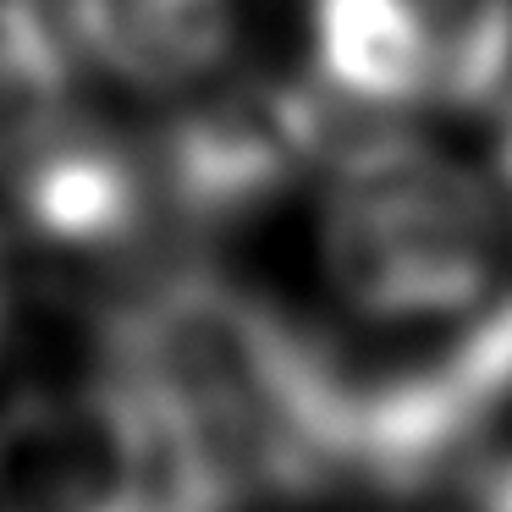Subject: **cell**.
Wrapping results in <instances>:
<instances>
[{"label":"cell","mask_w":512,"mask_h":512,"mask_svg":"<svg viewBox=\"0 0 512 512\" xmlns=\"http://www.w3.org/2000/svg\"><path fill=\"white\" fill-rule=\"evenodd\" d=\"M479 512H512V452L496 457V468L479 485Z\"/></svg>","instance_id":"10"},{"label":"cell","mask_w":512,"mask_h":512,"mask_svg":"<svg viewBox=\"0 0 512 512\" xmlns=\"http://www.w3.org/2000/svg\"><path fill=\"white\" fill-rule=\"evenodd\" d=\"M67 28L111 78L133 89H182L226 61L232 0H67Z\"/></svg>","instance_id":"6"},{"label":"cell","mask_w":512,"mask_h":512,"mask_svg":"<svg viewBox=\"0 0 512 512\" xmlns=\"http://www.w3.org/2000/svg\"><path fill=\"white\" fill-rule=\"evenodd\" d=\"M72 56L45 0H0V166L67 122Z\"/></svg>","instance_id":"8"},{"label":"cell","mask_w":512,"mask_h":512,"mask_svg":"<svg viewBox=\"0 0 512 512\" xmlns=\"http://www.w3.org/2000/svg\"><path fill=\"white\" fill-rule=\"evenodd\" d=\"M430 50V100L490 105L512 78V0H402Z\"/></svg>","instance_id":"9"},{"label":"cell","mask_w":512,"mask_h":512,"mask_svg":"<svg viewBox=\"0 0 512 512\" xmlns=\"http://www.w3.org/2000/svg\"><path fill=\"white\" fill-rule=\"evenodd\" d=\"M0 512H226L193 446L127 380L0 408Z\"/></svg>","instance_id":"3"},{"label":"cell","mask_w":512,"mask_h":512,"mask_svg":"<svg viewBox=\"0 0 512 512\" xmlns=\"http://www.w3.org/2000/svg\"><path fill=\"white\" fill-rule=\"evenodd\" d=\"M105 375L127 380L226 490L309 485L347 463L342 364L226 281H166L111 325Z\"/></svg>","instance_id":"1"},{"label":"cell","mask_w":512,"mask_h":512,"mask_svg":"<svg viewBox=\"0 0 512 512\" xmlns=\"http://www.w3.org/2000/svg\"><path fill=\"white\" fill-rule=\"evenodd\" d=\"M314 56L358 105L430 100V50L402 0H314Z\"/></svg>","instance_id":"7"},{"label":"cell","mask_w":512,"mask_h":512,"mask_svg":"<svg viewBox=\"0 0 512 512\" xmlns=\"http://www.w3.org/2000/svg\"><path fill=\"white\" fill-rule=\"evenodd\" d=\"M325 281L375 325H457L496 287L501 204L468 166L402 133L353 144L320 204Z\"/></svg>","instance_id":"2"},{"label":"cell","mask_w":512,"mask_h":512,"mask_svg":"<svg viewBox=\"0 0 512 512\" xmlns=\"http://www.w3.org/2000/svg\"><path fill=\"white\" fill-rule=\"evenodd\" d=\"M17 166L12 204L34 237L50 248H111L138 226L149 182L127 149L111 138L61 122Z\"/></svg>","instance_id":"5"},{"label":"cell","mask_w":512,"mask_h":512,"mask_svg":"<svg viewBox=\"0 0 512 512\" xmlns=\"http://www.w3.org/2000/svg\"><path fill=\"white\" fill-rule=\"evenodd\" d=\"M6 320H12V281H6V254H0V342H6Z\"/></svg>","instance_id":"11"},{"label":"cell","mask_w":512,"mask_h":512,"mask_svg":"<svg viewBox=\"0 0 512 512\" xmlns=\"http://www.w3.org/2000/svg\"><path fill=\"white\" fill-rule=\"evenodd\" d=\"M314 144V111L287 89H243L188 116L166 144L171 193L193 215H232L281 188L298 155Z\"/></svg>","instance_id":"4"},{"label":"cell","mask_w":512,"mask_h":512,"mask_svg":"<svg viewBox=\"0 0 512 512\" xmlns=\"http://www.w3.org/2000/svg\"><path fill=\"white\" fill-rule=\"evenodd\" d=\"M501 177H507V188H512V122H507V133H501Z\"/></svg>","instance_id":"12"}]
</instances>
